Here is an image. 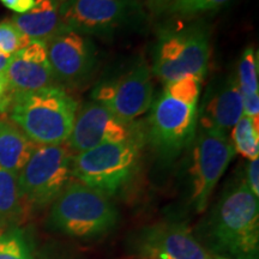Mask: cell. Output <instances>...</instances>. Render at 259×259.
<instances>
[{"instance_id": "cell-2", "label": "cell", "mask_w": 259, "mask_h": 259, "mask_svg": "<svg viewBox=\"0 0 259 259\" xmlns=\"http://www.w3.org/2000/svg\"><path fill=\"white\" fill-rule=\"evenodd\" d=\"M216 248L239 259H258L259 202L245 180L223 193L211 219Z\"/></svg>"}, {"instance_id": "cell-10", "label": "cell", "mask_w": 259, "mask_h": 259, "mask_svg": "<svg viewBox=\"0 0 259 259\" xmlns=\"http://www.w3.org/2000/svg\"><path fill=\"white\" fill-rule=\"evenodd\" d=\"M138 11L136 0H61L65 28L84 35L111 34Z\"/></svg>"}, {"instance_id": "cell-23", "label": "cell", "mask_w": 259, "mask_h": 259, "mask_svg": "<svg viewBox=\"0 0 259 259\" xmlns=\"http://www.w3.org/2000/svg\"><path fill=\"white\" fill-rule=\"evenodd\" d=\"M202 82L203 80L194 78V77H185V78L164 84L163 92L181 102L197 106L198 105Z\"/></svg>"}, {"instance_id": "cell-14", "label": "cell", "mask_w": 259, "mask_h": 259, "mask_svg": "<svg viewBox=\"0 0 259 259\" xmlns=\"http://www.w3.org/2000/svg\"><path fill=\"white\" fill-rule=\"evenodd\" d=\"M4 76L8 93H29L54 85L56 79L47 56L46 41L30 42L10 57Z\"/></svg>"}, {"instance_id": "cell-25", "label": "cell", "mask_w": 259, "mask_h": 259, "mask_svg": "<svg viewBox=\"0 0 259 259\" xmlns=\"http://www.w3.org/2000/svg\"><path fill=\"white\" fill-rule=\"evenodd\" d=\"M246 184L255 197L259 196V160H252L246 168Z\"/></svg>"}, {"instance_id": "cell-12", "label": "cell", "mask_w": 259, "mask_h": 259, "mask_svg": "<svg viewBox=\"0 0 259 259\" xmlns=\"http://www.w3.org/2000/svg\"><path fill=\"white\" fill-rule=\"evenodd\" d=\"M47 56L56 78L70 84L82 83L96 64L95 48L87 35L63 27L46 40Z\"/></svg>"}, {"instance_id": "cell-8", "label": "cell", "mask_w": 259, "mask_h": 259, "mask_svg": "<svg viewBox=\"0 0 259 259\" xmlns=\"http://www.w3.org/2000/svg\"><path fill=\"white\" fill-rule=\"evenodd\" d=\"M198 109L162 93L151 105L149 138L157 150L174 156L192 143L197 134Z\"/></svg>"}, {"instance_id": "cell-30", "label": "cell", "mask_w": 259, "mask_h": 259, "mask_svg": "<svg viewBox=\"0 0 259 259\" xmlns=\"http://www.w3.org/2000/svg\"><path fill=\"white\" fill-rule=\"evenodd\" d=\"M9 59L10 58L4 57L3 54H0V73H4L6 70V66L9 64Z\"/></svg>"}, {"instance_id": "cell-4", "label": "cell", "mask_w": 259, "mask_h": 259, "mask_svg": "<svg viewBox=\"0 0 259 259\" xmlns=\"http://www.w3.org/2000/svg\"><path fill=\"white\" fill-rule=\"evenodd\" d=\"M143 138L106 143L73 155L72 178L107 197L119 192L137 168Z\"/></svg>"}, {"instance_id": "cell-19", "label": "cell", "mask_w": 259, "mask_h": 259, "mask_svg": "<svg viewBox=\"0 0 259 259\" xmlns=\"http://www.w3.org/2000/svg\"><path fill=\"white\" fill-rule=\"evenodd\" d=\"M232 144L235 153L248 160H255L259 156V122L242 115L232 128Z\"/></svg>"}, {"instance_id": "cell-9", "label": "cell", "mask_w": 259, "mask_h": 259, "mask_svg": "<svg viewBox=\"0 0 259 259\" xmlns=\"http://www.w3.org/2000/svg\"><path fill=\"white\" fill-rule=\"evenodd\" d=\"M154 85L145 64L118 78L100 83L93 90L94 102L100 103L122 122L131 124L153 105Z\"/></svg>"}, {"instance_id": "cell-31", "label": "cell", "mask_w": 259, "mask_h": 259, "mask_svg": "<svg viewBox=\"0 0 259 259\" xmlns=\"http://www.w3.org/2000/svg\"><path fill=\"white\" fill-rule=\"evenodd\" d=\"M223 259H227V258H223Z\"/></svg>"}, {"instance_id": "cell-18", "label": "cell", "mask_w": 259, "mask_h": 259, "mask_svg": "<svg viewBox=\"0 0 259 259\" xmlns=\"http://www.w3.org/2000/svg\"><path fill=\"white\" fill-rule=\"evenodd\" d=\"M17 178V174L0 168V233L18 228L30 212L19 193Z\"/></svg>"}, {"instance_id": "cell-24", "label": "cell", "mask_w": 259, "mask_h": 259, "mask_svg": "<svg viewBox=\"0 0 259 259\" xmlns=\"http://www.w3.org/2000/svg\"><path fill=\"white\" fill-rule=\"evenodd\" d=\"M31 38L22 34L11 21L0 22V54L4 57H12L24 48Z\"/></svg>"}, {"instance_id": "cell-5", "label": "cell", "mask_w": 259, "mask_h": 259, "mask_svg": "<svg viewBox=\"0 0 259 259\" xmlns=\"http://www.w3.org/2000/svg\"><path fill=\"white\" fill-rule=\"evenodd\" d=\"M209 58V35L203 24L168 29L158 37L153 72L164 84L185 77L203 80Z\"/></svg>"}, {"instance_id": "cell-13", "label": "cell", "mask_w": 259, "mask_h": 259, "mask_svg": "<svg viewBox=\"0 0 259 259\" xmlns=\"http://www.w3.org/2000/svg\"><path fill=\"white\" fill-rule=\"evenodd\" d=\"M139 252L145 259H210L185 223L163 222L143 233Z\"/></svg>"}, {"instance_id": "cell-21", "label": "cell", "mask_w": 259, "mask_h": 259, "mask_svg": "<svg viewBox=\"0 0 259 259\" xmlns=\"http://www.w3.org/2000/svg\"><path fill=\"white\" fill-rule=\"evenodd\" d=\"M231 2L232 0H169L160 12L190 17V16L216 11Z\"/></svg>"}, {"instance_id": "cell-22", "label": "cell", "mask_w": 259, "mask_h": 259, "mask_svg": "<svg viewBox=\"0 0 259 259\" xmlns=\"http://www.w3.org/2000/svg\"><path fill=\"white\" fill-rule=\"evenodd\" d=\"M0 259H32L28 242L19 228L0 233Z\"/></svg>"}, {"instance_id": "cell-20", "label": "cell", "mask_w": 259, "mask_h": 259, "mask_svg": "<svg viewBox=\"0 0 259 259\" xmlns=\"http://www.w3.org/2000/svg\"><path fill=\"white\" fill-rule=\"evenodd\" d=\"M258 54L253 47H247L242 52V56L239 61L238 67V80L239 88L242 95H252L259 94L258 83Z\"/></svg>"}, {"instance_id": "cell-16", "label": "cell", "mask_w": 259, "mask_h": 259, "mask_svg": "<svg viewBox=\"0 0 259 259\" xmlns=\"http://www.w3.org/2000/svg\"><path fill=\"white\" fill-rule=\"evenodd\" d=\"M61 0H35L27 14L14 16L10 21L31 40L46 41L64 27L60 16Z\"/></svg>"}, {"instance_id": "cell-27", "label": "cell", "mask_w": 259, "mask_h": 259, "mask_svg": "<svg viewBox=\"0 0 259 259\" xmlns=\"http://www.w3.org/2000/svg\"><path fill=\"white\" fill-rule=\"evenodd\" d=\"M2 4L19 15L27 14L34 8L35 0H0Z\"/></svg>"}, {"instance_id": "cell-15", "label": "cell", "mask_w": 259, "mask_h": 259, "mask_svg": "<svg viewBox=\"0 0 259 259\" xmlns=\"http://www.w3.org/2000/svg\"><path fill=\"white\" fill-rule=\"evenodd\" d=\"M244 115L242 94L235 77H229L220 85L200 113V128L213 130L228 136L239 119Z\"/></svg>"}, {"instance_id": "cell-11", "label": "cell", "mask_w": 259, "mask_h": 259, "mask_svg": "<svg viewBox=\"0 0 259 259\" xmlns=\"http://www.w3.org/2000/svg\"><path fill=\"white\" fill-rule=\"evenodd\" d=\"M143 138L135 122L126 124L97 102H90L77 112L72 131L65 142L72 154L106 143Z\"/></svg>"}, {"instance_id": "cell-29", "label": "cell", "mask_w": 259, "mask_h": 259, "mask_svg": "<svg viewBox=\"0 0 259 259\" xmlns=\"http://www.w3.org/2000/svg\"><path fill=\"white\" fill-rule=\"evenodd\" d=\"M6 95H8V83H6L4 73H0V102Z\"/></svg>"}, {"instance_id": "cell-7", "label": "cell", "mask_w": 259, "mask_h": 259, "mask_svg": "<svg viewBox=\"0 0 259 259\" xmlns=\"http://www.w3.org/2000/svg\"><path fill=\"white\" fill-rule=\"evenodd\" d=\"M191 166V203L200 213L208 206L212 191L235 155L228 136L200 128L194 137Z\"/></svg>"}, {"instance_id": "cell-28", "label": "cell", "mask_w": 259, "mask_h": 259, "mask_svg": "<svg viewBox=\"0 0 259 259\" xmlns=\"http://www.w3.org/2000/svg\"><path fill=\"white\" fill-rule=\"evenodd\" d=\"M168 2H169V0H148V5L150 6V9H153L154 11L160 12Z\"/></svg>"}, {"instance_id": "cell-6", "label": "cell", "mask_w": 259, "mask_h": 259, "mask_svg": "<svg viewBox=\"0 0 259 259\" xmlns=\"http://www.w3.org/2000/svg\"><path fill=\"white\" fill-rule=\"evenodd\" d=\"M73 154L66 143L36 145L17 183L29 211L53 203L72 179Z\"/></svg>"}, {"instance_id": "cell-3", "label": "cell", "mask_w": 259, "mask_h": 259, "mask_svg": "<svg viewBox=\"0 0 259 259\" xmlns=\"http://www.w3.org/2000/svg\"><path fill=\"white\" fill-rule=\"evenodd\" d=\"M118 210L106 194L71 180L52 204L50 222L64 234L79 239L105 235L114 228Z\"/></svg>"}, {"instance_id": "cell-17", "label": "cell", "mask_w": 259, "mask_h": 259, "mask_svg": "<svg viewBox=\"0 0 259 259\" xmlns=\"http://www.w3.org/2000/svg\"><path fill=\"white\" fill-rule=\"evenodd\" d=\"M35 147L17 125L0 115V168L18 176Z\"/></svg>"}, {"instance_id": "cell-1", "label": "cell", "mask_w": 259, "mask_h": 259, "mask_svg": "<svg viewBox=\"0 0 259 259\" xmlns=\"http://www.w3.org/2000/svg\"><path fill=\"white\" fill-rule=\"evenodd\" d=\"M76 100L61 87L29 93H8L0 102V115H8L36 145L67 141L77 115Z\"/></svg>"}, {"instance_id": "cell-26", "label": "cell", "mask_w": 259, "mask_h": 259, "mask_svg": "<svg viewBox=\"0 0 259 259\" xmlns=\"http://www.w3.org/2000/svg\"><path fill=\"white\" fill-rule=\"evenodd\" d=\"M242 107H244V115L254 121L259 120V94L242 95Z\"/></svg>"}]
</instances>
